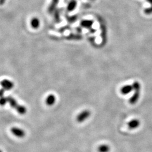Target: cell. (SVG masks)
<instances>
[{
    "mask_svg": "<svg viewBox=\"0 0 152 152\" xmlns=\"http://www.w3.org/2000/svg\"><path fill=\"white\" fill-rule=\"evenodd\" d=\"M77 3L76 0H71L67 6V10L68 12H72L75 10Z\"/></svg>",
    "mask_w": 152,
    "mask_h": 152,
    "instance_id": "ba28073f",
    "label": "cell"
},
{
    "mask_svg": "<svg viewBox=\"0 0 152 152\" xmlns=\"http://www.w3.org/2000/svg\"><path fill=\"white\" fill-rule=\"evenodd\" d=\"M55 101H56L55 96L54 95H52V94H50L46 98V104L48 106H52V105H53L54 104Z\"/></svg>",
    "mask_w": 152,
    "mask_h": 152,
    "instance_id": "52a82bcc",
    "label": "cell"
},
{
    "mask_svg": "<svg viewBox=\"0 0 152 152\" xmlns=\"http://www.w3.org/2000/svg\"><path fill=\"white\" fill-rule=\"evenodd\" d=\"M55 19L56 20H58V21L59 20V13L58 12H56L55 14Z\"/></svg>",
    "mask_w": 152,
    "mask_h": 152,
    "instance_id": "ac0fdd59",
    "label": "cell"
},
{
    "mask_svg": "<svg viewBox=\"0 0 152 152\" xmlns=\"http://www.w3.org/2000/svg\"><path fill=\"white\" fill-rule=\"evenodd\" d=\"M7 100H8V102L9 103L10 107L13 108L14 109H16V108L18 107L19 104L18 103L16 99H15L12 96H7Z\"/></svg>",
    "mask_w": 152,
    "mask_h": 152,
    "instance_id": "9c48e42d",
    "label": "cell"
},
{
    "mask_svg": "<svg viewBox=\"0 0 152 152\" xmlns=\"http://www.w3.org/2000/svg\"><path fill=\"white\" fill-rule=\"evenodd\" d=\"M1 85L2 89L5 91H9L13 89L14 87V83L12 81L7 79H5L1 82Z\"/></svg>",
    "mask_w": 152,
    "mask_h": 152,
    "instance_id": "277c9868",
    "label": "cell"
},
{
    "mask_svg": "<svg viewBox=\"0 0 152 152\" xmlns=\"http://www.w3.org/2000/svg\"><path fill=\"white\" fill-rule=\"evenodd\" d=\"M91 115V112L89 110H85L81 112L77 117V121L79 123H82L84 122L86 119H88Z\"/></svg>",
    "mask_w": 152,
    "mask_h": 152,
    "instance_id": "7a4b0ae2",
    "label": "cell"
},
{
    "mask_svg": "<svg viewBox=\"0 0 152 152\" xmlns=\"http://www.w3.org/2000/svg\"><path fill=\"white\" fill-rule=\"evenodd\" d=\"M140 122L139 119H134L130 121L128 124V127L130 129H135L139 126Z\"/></svg>",
    "mask_w": 152,
    "mask_h": 152,
    "instance_id": "5b68a950",
    "label": "cell"
},
{
    "mask_svg": "<svg viewBox=\"0 0 152 152\" xmlns=\"http://www.w3.org/2000/svg\"><path fill=\"white\" fill-rule=\"evenodd\" d=\"M134 89H133L132 85H126V86H125L121 88V92L123 95H127V94L130 93Z\"/></svg>",
    "mask_w": 152,
    "mask_h": 152,
    "instance_id": "8992f818",
    "label": "cell"
},
{
    "mask_svg": "<svg viewBox=\"0 0 152 152\" xmlns=\"http://www.w3.org/2000/svg\"><path fill=\"white\" fill-rule=\"evenodd\" d=\"M40 25L39 20L37 18H33L31 21V25L33 29H37Z\"/></svg>",
    "mask_w": 152,
    "mask_h": 152,
    "instance_id": "8fae6325",
    "label": "cell"
},
{
    "mask_svg": "<svg viewBox=\"0 0 152 152\" xmlns=\"http://www.w3.org/2000/svg\"><path fill=\"white\" fill-rule=\"evenodd\" d=\"M94 24V22L91 20H84L81 22V25L86 28H90Z\"/></svg>",
    "mask_w": 152,
    "mask_h": 152,
    "instance_id": "30bf717a",
    "label": "cell"
},
{
    "mask_svg": "<svg viewBox=\"0 0 152 152\" xmlns=\"http://www.w3.org/2000/svg\"><path fill=\"white\" fill-rule=\"evenodd\" d=\"M144 13L147 15H151L152 14V6L150 7H148L147 9H145L144 11Z\"/></svg>",
    "mask_w": 152,
    "mask_h": 152,
    "instance_id": "2e32d148",
    "label": "cell"
},
{
    "mask_svg": "<svg viewBox=\"0 0 152 152\" xmlns=\"http://www.w3.org/2000/svg\"><path fill=\"white\" fill-rule=\"evenodd\" d=\"M110 148L108 145H101L98 148L99 152H109Z\"/></svg>",
    "mask_w": 152,
    "mask_h": 152,
    "instance_id": "5bb4252c",
    "label": "cell"
},
{
    "mask_svg": "<svg viewBox=\"0 0 152 152\" xmlns=\"http://www.w3.org/2000/svg\"><path fill=\"white\" fill-rule=\"evenodd\" d=\"M5 1L6 0H0V5H3Z\"/></svg>",
    "mask_w": 152,
    "mask_h": 152,
    "instance_id": "d6986e66",
    "label": "cell"
},
{
    "mask_svg": "<svg viewBox=\"0 0 152 152\" xmlns=\"http://www.w3.org/2000/svg\"><path fill=\"white\" fill-rule=\"evenodd\" d=\"M132 86H133L134 90H135V93L132 96V97L130 99L129 102L131 104H135L137 101H138L139 99L141 86L139 82L135 81L132 84Z\"/></svg>",
    "mask_w": 152,
    "mask_h": 152,
    "instance_id": "6da1fadb",
    "label": "cell"
},
{
    "mask_svg": "<svg viewBox=\"0 0 152 152\" xmlns=\"http://www.w3.org/2000/svg\"><path fill=\"white\" fill-rule=\"evenodd\" d=\"M5 90L3 89H0V98L2 97V96H4V94H5Z\"/></svg>",
    "mask_w": 152,
    "mask_h": 152,
    "instance_id": "e0dca14e",
    "label": "cell"
},
{
    "mask_svg": "<svg viewBox=\"0 0 152 152\" xmlns=\"http://www.w3.org/2000/svg\"><path fill=\"white\" fill-rule=\"evenodd\" d=\"M8 102V100L7 97L2 96L0 98V105L4 106Z\"/></svg>",
    "mask_w": 152,
    "mask_h": 152,
    "instance_id": "9a60e30c",
    "label": "cell"
},
{
    "mask_svg": "<svg viewBox=\"0 0 152 152\" xmlns=\"http://www.w3.org/2000/svg\"><path fill=\"white\" fill-rule=\"evenodd\" d=\"M59 0H52V2L51 3L50 6L49 7V13H52L56 7V6L57 5L58 3L59 2Z\"/></svg>",
    "mask_w": 152,
    "mask_h": 152,
    "instance_id": "4fadbf2b",
    "label": "cell"
},
{
    "mask_svg": "<svg viewBox=\"0 0 152 152\" xmlns=\"http://www.w3.org/2000/svg\"><path fill=\"white\" fill-rule=\"evenodd\" d=\"M0 152H2V151L1 150H0Z\"/></svg>",
    "mask_w": 152,
    "mask_h": 152,
    "instance_id": "44dd1931",
    "label": "cell"
},
{
    "mask_svg": "<svg viewBox=\"0 0 152 152\" xmlns=\"http://www.w3.org/2000/svg\"><path fill=\"white\" fill-rule=\"evenodd\" d=\"M147 1H148L149 3H150L152 6V0H146Z\"/></svg>",
    "mask_w": 152,
    "mask_h": 152,
    "instance_id": "ffe728a7",
    "label": "cell"
},
{
    "mask_svg": "<svg viewBox=\"0 0 152 152\" xmlns=\"http://www.w3.org/2000/svg\"><path fill=\"white\" fill-rule=\"evenodd\" d=\"M15 110L17 111V112L19 114H20V115H24L26 112V107H24V106H23V105H19V104L16 108Z\"/></svg>",
    "mask_w": 152,
    "mask_h": 152,
    "instance_id": "7c38bea8",
    "label": "cell"
},
{
    "mask_svg": "<svg viewBox=\"0 0 152 152\" xmlns=\"http://www.w3.org/2000/svg\"><path fill=\"white\" fill-rule=\"evenodd\" d=\"M11 132L13 135L18 138H23L25 136V132L22 128L14 127L11 128Z\"/></svg>",
    "mask_w": 152,
    "mask_h": 152,
    "instance_id": "3957f363",
    "label": "cell"
}]
</instances>
